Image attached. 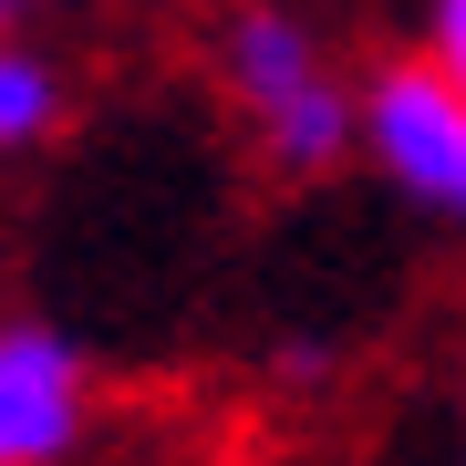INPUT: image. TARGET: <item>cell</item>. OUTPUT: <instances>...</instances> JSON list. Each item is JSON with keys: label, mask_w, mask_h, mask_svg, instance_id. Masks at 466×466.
Masks as SVG:
<instances>
[{"label": "cell", "mask_w": 466, "mask_h": 466, "mask_svg": "<svg viewBox=\"0 0 466 466\" xmlns=\"http://www.w3.org/2000/svg\"><path fill=\"white\" fill-rule=\"evenodd\" d=\"M456 466H466V394H456Z\"/></svg>", "instance_id": "cell-7"}, {"label": "cell", "mask_w": 466, "mask_h": 466, "mask_svg": "<svg viewBox=\"0 0 466 466\" xmlns=\"http://www.w3.org/2000/svg\"><path fill=\"white\" fill-rule=\"evenodd\" d=\"M208 84L228 104L249 167L280 187L342 177L363 156V84L342 73L332 32L300 0H228L208 32Z\"/></svg>", "instance_id": "cell-1"}, {"label": "cell", "mask_w": 466, "mask_h": 466, "mask_svg": "<svg viewBox=\"0 0 466 466\" xmlns=\"http://www.w3.org/2000/svg\"><path fill=\"white\" fill-rule=\"evenodd\" d=\"M73 115V63L42 32H0V156H42Z\"/></svg>", "instance_id": "cell-4"}, {"label": "cell", "mask_w": 466, "mask_h": 466, "mask_svg": "<svg viewBox=\"0 0 466 466\" xmlns=\"http://www.w3.org/2000/svg\"><path fill=\"white\" fill-rule=\"evenodd\" d=\"M94 352L42 311H0V466H73L94 446Z\"/></svg>", "instance_id": "cell-3"}, {"label": "cell", "mask_w": 466, "mask_h": 466, "mask_svg": "<svg viewBox=\"0 0 466 466\" xmlns=\"http://www.w3.org/2000/svg\"><path fill=\"white\" fill-rule=\"evenodd\" d=\"M363 167L415 218L466 228V94L425 52H394L363 73Z\"/></svg>", "instance_id": "cell-2"}, {"label": "cell", "mask_w": 466, "mask_h": 466, "mask_svg": "<svg viewBox=\"0 0 466 466\" xmlns=\"http://www.w3.org/2000/svg\"><path fill=\"white\" fill-rule=\"evenodd\" d=\"M52 11H63V0H0V32H42Z\"/></svg>", "instance_id": "cell-6"}, {"label": "cell", "mask_w": 466, "mask_h": 466, "mask_svg": "<svg viewBox=\"0 0 466 466\" xmlns=\"http://www.w3.org/2000/svg\"><path fill=\"white\" fill-rule=\"evenodd\" d=\"M415 52L435 73H446V84L466 94V0H425V32H415Z\"/></svg>", "instance_id": "cell-5"}]
</instances>
